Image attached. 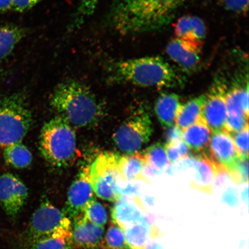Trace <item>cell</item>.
I'll use <instances>...</instances> for the list:
<instances>
[{"mask_svg":"<svg viewBox=\"0 0 249 249\" xmlns=\"http://www.w3.org/2000/svg\"><path fill=\"white\" fill-rule=\"evenodd\" d=\"M186 0H113L106 24L122 35L162 29Z\"/></svg>","mask_w":249,"mask_h":249,"instance_id":"cell-1","label":"cell"},{"mask_svg":"<svg viewBox=\"0 0 249 249\" xmlns=\"http://www.w3.org/2000/svg\"><path fill=\"white\" fill-rule=\"evenodd\" d=\"M107 72L112 82L142 87L174 88L185 83L183 77L158 56L112 61L107 65Z\"/></svg>","mask_w":249,"mask_h":249,"instance_id":"cell-2","label":"cell"},{"mask_svg":"<svg viewBox=\"0 0 249 249\" xmlns=\"http://www.w3.org/2000/svg\"><path fill=\"white\" fill-rule=\"evenodd\" d=\"M50 105L58 116L79 128L97 124L104 114L101 104L91 89L75 80L56 87L50 98Z\"/></svg>","mask_w":249,"mask_h":249,"instance_id":"cell-3","label":"cell"},{"mask_svg":"<svg viewBox=\"0 0 249 249\" xmlns=\"http://www.w3.org/2000/svg\"><path fill=\"white\" fill-rule=\"evenodd\" d=\"M39 148L43 157L53 166H68L76 155L75 131L64 118L60 116L52 118L42 127Z\"/></svg>","mask_w":249,"mask_h":249,"instance_id":"cell-4","label":"cell"},{"mask_svg":"<svg viewBox=\"0 0 249 249\" xmlns=\"http://www.w3.org/2000/svg\"><path fill=\"white\" fill-rule=\"evenodd\" d=\"M32 124V113L23 92L0 99V145L21 142Z\"/></svg>","mask_w":249,"mask_h":249,"instance_id":"cell-5","label":"cell"},{"mask_svg":"<svg viewBox=\"0 0 249 249\" xmlns=\"http://www.w3.org/2000/svg\"><path fill=\"white\" fill-rule=\"evenodd\" d=\"M120 155L105 152L99 155L89 167V178L93 193L102 200L116 202L120 198L123 182L118 170Z\"/></svg>","mask_w":249,"mask_h":249,"instance_id":"cell-6","label":"cell"},{"mask_svg":"<svg viewBox=\"0 0 249 249\" xmlns=\"http://www.w3.org/2000/svg\"><path fill=\"white\" fill-rule=\"evenodd\" d=\"M54 235H72L71 220L48 200L43 201L33 214L27 231L31 244Z\"/></svg>","mask_w":249,"mask_h":249,"instance_id":"cell-7","label":"cell"},{"mask_svg":"<svg viewBox=\"0 0 249 249\" xmlns=\"http://www.w3.org/2000/svg\"><path fill=\"white\" fill-rule=\"evenodd\" d=\"M153 127L150 117L142 111L130 117L114 133L117 147L127 154L138 152L150 140Z\"/></svg>","mask_w":249,"mask_h":249,"instance_id":"cell-8","label":"cell"},{"mask_svg":"<svg viewBox=\"0 0 249 249\" xmlns=\"http://www.w3.org/2000/svg\"><path fill=\"white\" fill-rule=\"evenodd\" d=\"M228 89L226 81L221 77L214 80L202 108L201 119L212 132L225 129L227 117L226 93Z\"/></svg>","mask_w":249,"mask_h":249,"instance_id":"cell-9","label":"cell"},{"mask_svg":"<svg viewBox=\"0 0 249 249\" xmlns=\"http://www.w3.org/2000/svg\"><path fill=\"white\" fill-rule=\"evenodd\" d=\"M28 196L26 186L18 177L11 173L0 176V205L11 220L17 219Z\"/></svg>","mask_w":249,"mask_h":249,"instance_id":"cell-10","label":"cell"},{"mask_svg":"<svg viewBox=\"0 0 249 249\" xmlns=\"http://www.w3.org/2000/svg\"><path fill=\"white\" fill-rule=\"evenodd\" d=\"M93 194L89 178V167L84 168L70 187L62 212L71 220L82 215L87 204L93 198Z\"/></svg>","mask_w":249,"mask_h":249,"instance_id":"cell-11","label":"cell"},{"mask_svg":"<svg viewBox=\"0 0 249 249\" xmlns=\"http://www.w3.org/2000/svg\"><path fill=\"white\" fill-rule=\"evenodd\" d=\"M209 147L211 160L231 171L239 155L231 135L225 129L213 132Z\"/></svg>","mask_w":249,"mask_h":249,"instance_id":"cell-12","label":"cell"},{"mask_svg":"<svg viewBox=\"0 0 249 249\" xmlns=\"http://www.w3.org/2000/svg\"><path fill=\"white\" fill-rule=\"evenodd\" d=\"M202 45L176 38L168 43L166 52L171 60L186 72L194 71L201 60Z\"/></svg>","mask_w":249,"mask_h":249,"instance_id":"cell-13","label":"cell"},{"mask_svg":"<svg viewBox=\"0 0 249 249\" xmlns=\"http://www.w3.org/2000/svg\"><path fill=\"white\" fill-rule=\"evenodd\" d=\"M142 205L139 199L121 198L116 201L111 210L113 222L124 230L147 219L142 213Z\"/></svg>","mask_w":249,"mask_h":249,"instance_id":"cell-14","label":"cell"},{"mask_svg":"<svg viewBox=\"0 0 249 249\" xmlns=\"http://www.w3.org/2000/svg\"><path fill=\"white\" fill-rule=\"evenodd\" d=\"M73 220V244L83 249H95L100 247L104 239V227L89 222L83 214Z\"/></svg>","mask_w":249,"mask_h":249,"instance_id":"cell-15","label":"cell"},{"mask_svg":"<svg viewBox=\"0 0 249 249\" xmlns=\"http://www.w3.org/2000/svg\"><path fill=\"white\" fill-rule=\"evenodd\" d=\"M191 169L195 170L192 188L205 194H212L216 176V163L207 157L201 154L193 157Z\"/></svg>","mask_w":249,"mask_h":249,"instance_id":"cell-16","label":"cell"},{"mask_svg":"<svg viewBox=\"0 0 249 249\" xmlns=\"http://www.w3.org/2000/svg\"><path fill=\"white\" fill-rule=\"evenodd\" d=\"M123 230L127 247L129 249L145 248L149 240L161 236L160 230L148 218Z\"/></svg>","mask_w":249,"mask_h":249,"instance_id":"cell-17","label":"cell"},{"mask_svg":"<svg viewBox=\"0 0 249 249\" xmlns=\"http://www.w3.org/2000/svg\"><path fill=\"white\" fill-rule=\"evenodd\" d=\"M227 116L249 118V82H235L227 89Z\"/></svg>","mask_w":249,"mask_h":249,"instance_id":"cell-18","label":"cell"},{"mask_svg":"<svg viewBox=\"0 0 249 249\" xmlns=\"http://www.w3.org/2000/svg\"><path fill=\"white\" fill-rule=\"evenodd\" d=\"M177 38L202 45L206 36V27L200 18L185 16L179 18L174 27Z\"/></svg>","mask_w":249,"mask_h":249,"instance_id":"cell-19","label":"cell"},{"mask_svg":"<svg viewBox=\"0 0 249 249\" xmlns=\"http://www.w3.org/2000/svg\"><path fill=\"white\" fill-rule=\"evenodd\" d=\"M147 164L144 152L120 156L118 167L124 182L146 180L144 174Z\"/></svg>","mask_w":249,"mask_h":249,"instance_id":"cell-20","label":"cell"},{"mask_svg":"<svg viewBox=\"0 0 249 249\" xmlns=\"http://www.w3.org/2000/svg\"><path fill=\"white\" fill-rule=\"evenodd\" d=\"M182 105L176 93H163L159 96L155 103V111L161 126L167 128L174 124Z\"/></svg>","mask_w":249,"mask_h":249,"instance_id":"cell-21","label":"cell"},{"mask_svg":"<svg viewBox=\"0 0 249 249\" xmlns=\"http://www.w3.org/2000/svg\"><path fill=\"white\" fill-rule=\"evenodd\" d=\"M212 133L210 127L200 119L183 130L182 140L189 149L202 152L209 146Z\"/></svg>","mask_w":249,"mask_h":249,"instance_id":"cell-22","label":"cell"},{"mask_svg":"<svg viewBox=\"0 0 249 249\" xmlns=\"http://www.w3.org/2000/svg\"><path fill=\"white\" fill-rule=\"evenodd\" d=\"M28 33L29 30L18 25L0 23V61L7 58Z\"/></svg>","mask_w":249,"mask_h":249,"instance_id":"cell-23","label":"cell"},{"mask_svg":"<svg viewBox=\"0 0 249 249\" xmlns=\"http://www.w3.org/2000/svg\"><path fill=\"white\" fill-rule=\"evenodd\" d=\"M205 99L206 95L203 94L182 105L177 114L175 123L182 131L201 119Z\"/></svg>","mask_w":249,"mask_h":249,"instance_id":"cell-24","label":"cell"},{"mask_svg":"<svg viewBox=\"0 0 249 249\" xmlns=\"http://www.w3.org/2000/svg\"><path fill=\"white\" fill-rule=\"evenodd\" d=\"M4 158L9 166L18 169L30 166L33 160V156L29 149L21 142L5 147Z\"/></svg>","mask_w":249,"mask_h":249,"instance_id":"cell-25","label":"cell"},{"mask_svg":"<svg viewBox=\"0 0 249 249\" xmlns=\"http://www.w3.org/2000/svg\"><path fill=\"white\" fill-rule=\"evenodd\" d=\"M143 152L148 164L151 165L161 172H163L167 169L169 161L168 160L164 144L160 142H155L149 146Z\"/></svg>","mask_w":249,"mask_h":249,"instance_id":"cell-26","label":"cell"},{"mask_svg":"<svg viewBox=\"0 0 249 249\" xmlns=\"http://www.w3.org/2000/svg\"><path fill=\"white\" fill-rule=\"evenodd\" d=\"M100 247L103 249H128L124 230L115 224L110 226Z\"/></svg>","mask_w":249,"mask_h":249,"instance_id":"cell-27","label":"cell"},{"mask_svg":"<svg viewBox=\"0 0 249 249\" xmlns=\"http://www.w3.org/2000/svg\"><path fill=\"white\" fill-rule=\"evenodd\" d=\"M72 235H54L31 244V249H72Z\"/></svg>","mask_w":249,"mask_h":249,"instance_id":"cell-28","label":"cell"},{"mask_svg":"<svg viewBox=\"0 0 249 249\" xmlns=\"http://www.w3.org/2000/svg\"><path fill=\"white\" fill-rule=\"evenodd\" d=\"M85 219L95 225L104 227L107 222V213L104 205L93 197L83 213Z\"/></svg>","mask_w":249,"mask_h":249,"instance_id":"cell-29","label":"cell"},{"mask_svg":"<svg viewBox=\"0 0 249 249\" xmlns=\"http://www.w3.org/2000/svg\"><path fill=\"white\" fill-rule=\"evenodd\" d=\"M101 1V0H80L79 5L71 21V29H76L82 26L86 18L93 14Z\"/></svg>","mask_w":249,"mask_h":249,"instance_id":"cell-30","label":"cell"},{"mask_svg":"<svg viewBox=\"0 0 249 249\" xmlns=\"http://www.w3.org/2000/svg\"><path fill=\"white\" fill-rule=\"evenodd\" d=\"M231 179L238 184L248 182L249 157H239L234 167L230 171Z\"/></svg>","mask_w":249,"mask_h":249,"instance_id":"cell-31","label":"cell"},{"mask_svg":"<svg viewBox=\"0 0 249 249\" xmlns=\"http://www.w3.org/2000/svg\"><path fill=\"white\" fill-rule=\"evenodd\" d=\"M232 139L239 157H249V126L241 132L233 134Z\"/></svg>","mask_w":249,"mask_h":249,"instance_id":"cell-32","label":"cell"},{"mask_svg":"<svg viewBox=\"0 0 249 249\" xmlns=\"http://www.w3.org/2000/svg\"><path fill=\"white\" fill-rule=\"evenodd\" d=\"M226 10L235 14H247L249 8V0H218Z\"/></svg>","mask_w":249,"mask_h":249,"instance_id":"cell-33","label":"cell"},{"mask_svg":"<svg viewBox=\"0 0 249 249\" xmlns=\"http://www.w3.org/2000/svg\"><path fill=\"white\" fill-rule=\"evenodd\" d=\"M43 0H14L12 10L18 12L29 11Z\"/></svg>","mask_w":249,"mask_h":249,"instance_id":"cell-34","label":"cell"},{"mask_svg":"<svg viewBox=\"0 0 249 249\" xmlns=\"http://www.w3.org/2000/svg\"><path fill=\"white\" fill-rule=\"evenodd\" d=\"M176 142L165 144L168 160L171 164H175L183 160Z\"/></svg>","mask_w":249,"mask_h":249,"instance_id":"cell-35","label":"cell"},{"mask_svg":"<svg viewBox=\"0 0 249 249\" xmlns=\"http://www.w3.org/2000/svg\"><path fill=\"white\" fill-rule=\"evenodd\" d=\"M182 130L175 124L170 127H167L164 133L166 144H170V143L182 140Z\"/></svg>","mask_w":249,"mask_h":249,"instance_id":"cell-36","label":"cell"},{"mask_svg":"<svg viewBox=\"0 0 249 249\" xmlns=\"http://www.w3.org/2000/svg\"><path fill=\"white\" fill-rule=\"evenodd\" d=\"M222 202L229 205V206H235L238 204V192L235 189H229L224 193Z\"/></svg>","mask_w":249,"mask_h":249,"instance_id":"cell-37","label":"cell"},{"mask_svg":"<svg viewBox=\"0 0 249 249\" xmlns=\"http://www.w3.org/2000/svg\"><path fill=\"white\" fill-rule=\"evenodd\" d=\"M14 0H0V12L12 10Z\"/></svg>","mask_w":249,"mask_h":249,"instance_id":"cell-38","label":"cell"},{"mask_svg":"<svg viewBox=\"0 0 249 249\" xmlns=\"http://www.w3.org/2000/svg\"><path fill=\"white\" fill-rule=\"evenodd\" d=\"M249 191L248 188H247L244 189V191L242 192L241 197L242 200L245 202V203L248 204V197H249Z\"/></svg>","mask_w":249,"mask_h":249,"instance_id":"cell-39","label":"cell"},{"mask_svg":"<svg viewBox=\"0 0 249 249\" xmlns=\"http://www.w3.org/2000/svg\"><path fill=\"white\" fill-rule=\"evenodd\" d=\"M145 249H163V248L157 243H151L146 246Z\"/></svg>","mask_w":249,"mask_h":249,"instance_id":"cell-40","label":"cell"},{"mask_svg":"<svg viewBox=\"0 0 249 249\" xmlns=\"http://www.w3.org/2000/svg\"><path fill=\"white\" fill-rule=\"evenodd\" d=\"M145 249V248H138V249Z\"/></svg>","mask_w":249,"mask_h":249,"instance_id":"cell-41","label":"cell"}]
</instances>
